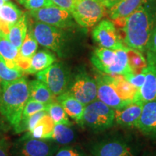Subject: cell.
<instances>
[{
	"label": "cell",
	"mask_w": 156,
	"mask_h": 156,
	"mask_svg": "<svg viewBox=\"0 0 156 156\" xmlns=\"http://www.w3.org/2000/svg\"><path fill=\"white\" fill-rule=\"evenodd\" d=\"M156 25V0H146L126 19L123 26L126 47L145 52Z\"/></svg>",
	"instance_id": "obj_1"
},
{
	"label": "cell",
	"mask_w": 156,
	"mask_h": 156,
	"mask_svg": "<svg viewBox=\"0 0 156 156\" xmlns=\"http://www.w3.org/2000/svg\"><path fill=\"white\" fill-rule=\"evenodd\" d=\"M0 114L16 132L22 120L24 107L29 99V83L25 77L2 83Z\"/></svg>",
	"instance_id": "obj_2"
},
{
	"label": "cell",
	"mask_w": 156,
	"mask_h": 156,
	"mask_svg": "<svg viewBox=\"0 0 156 156\" xmlns=\"http://www.w3.org/2000/svg\"><path fill=\"white\" fill-rule=\"evenodd\" d=\"M98 99L111 108L116 109L138 100V89L123 76L100 73L95 76Z\"/></svg>",
	"instance_id": "obj_3"
},
{
	"label": "cell",
	"mask_w": 156,
	"mask_h": 156,
	"mask_svg": "<svg viewBox=\"0 0 156 156\" xmlns=\"http://www.w3.org/2000/svg\"><path fill=\"white\" fill-rule=\"evenodd\" d=\"M142 145L133 136L112 134L93 143L90 147L92 156H138Z\"/></svg>",
	"instance_id": "obj_4"
},
{
	"label": "cell",
	"mask_w": 156,
	"mask_h": 156,
	"mask_svg": "<svg viewBox=\"0 0 156 156\" xmlns=\"http://www.w3.org/2000/svg\"><path fill=\"white\" fill-rule=\"evenodd\" d=\"M126 48L116 50L97 48L91 56L90 61L100 73L125 77L133 74L129 65Z\"/></svg>",
	"instance_id": "obj_5"
},
{
	"label": "cell",
	"mask_w": 156,
	"mask_h": 156,
	"mask_svg": "<svg viewBox=\"0 0 156 156\" xmlns=\"http://www.w3.org/2000/svg\"><path fill=\"white\" fill-rule=\"evenodd\" d=\"M31 31L39 44L53 51L59 56H64L67 48L68 36L64 29L37 21L33 25Z\"/></svg>",
	"instance_id": "obj_6"
},
{
	"label": "cell",
	"mask_w": 156,
	"mask_h": 156,
	"mask_svg": "<svg viewBox=\"0 0 156 156\" xmlns=\"http://www.w3.org/2000/svg\"><path fill=\"white\" fill-rule=\"evenodd\" d=\"M114 124V110L98 99L85 106L83 125L95 132H103Z\"/></svg>",
	"instance_id": "obj_7"
},
{
	"label": "cell",
	"mask_w": 156,
	"mask_h": 156,
	"mask_svg": "<svg viewBox=\"0 0 156 156\" xmlns=\"http://www.w3.org/2000/svg\"><path fill=\"white\" fill-rule=\"evenodd\" d=\"M36 78L44 83L56 98L67 92L72 80L69 71L61 62H54L46 69L38 72Z\"/></svg>",
	"instance_id": "obj_8"
},
{
	"label": "cell",
	"mask_w": 156,
	"mask_h": 156,
	"mask_svg": "<svg viewBox=\"0 0 156 156\" xmlns=\"http://www.w3.org/2000/svg\"><path fill=\"white\" fill-rule=\"evenodd\" d=\"M106 9L99 0H75L71 14L80 26L91 28L102 20Z\"/></svg>",
	"instance_id": "obj_9"
},
{
	"label": "cell",
	"mask_w": 156,
	"mask_h": 156,
	"mask_svg": "<svg viewBox=\"0 0 156 156\" xmlns=\"http://www.w3.org/2000/svg\"><path fill=\"white\" fill-rule=\"evenodd\" d=\"M57 147L51 140H41L24 135L15 142L13 156H53Z\"/></svg>",
	"instance_id": "obj_10"
},
{
	"label": "cell",
	"mask_w": 156,
	"mask_h": 156,
	"mask_svg": "<svg viewBox=\"0 0 156 156\" xmlns=\"http://www.w3.org/2000/svg\"><path fill=\"white\" fill-rule=\"evenodd\" d=\"M67 92L86 106L98 99V87L95 78L84 71L72 77Z\"/></svg>",
	"instance_id": "obj_11"
},
{
	"label": "cell",
	"mask_w": 156,
	"mask_h": 156,
	"mask_svg": "<svg viewBox=\"0 0 156 156\" xmlns=\"http://www.w3.org/2000/svg\"><path fill=\"white\" fill-rule=\"evenodd\" d=\"M30 13L31 16L38 22L57 28L67 29L75 26V21L71 12L56 5L47 6L36 10H30Z\"/></svg>",
	"instance_id": "obj_12"
},
{
	"label": "cell",
	"mask_w": 156,
	"mask_h": 156,
	"mask_svg": "<svg viewBox=\"0 0 156 156\" xmlns=\"http://www.w3.org/2000/svg\"><path fill=\"white\" fill-rule=\"evenodd\" d=\"M92 36L100 47L108 49H122L126 46L122 41L114 23L108 20H101L92 31Z\"/></svg>",
	"instance_id": "obj_13"
},
{
	"label": "cell",
	"mask_w": 156,
	"mask_h": 156,
	"mask_svg": "<svg viewBox=\"0 0 156 156\" xmlns=\"http://www.w3.org/2000/svg\"><path fill=\"white\" fill-rule=\"evenodd\" d=\"M144 103L137 100L114 110V124L124 127H135L141 116Z\"/></svg>",
	"instance_id": "obj_14"
},
{
	"label": "cell",
	"mask_w": 156,
	"mask_h": 156,
	"mask_svg": "<svg viewBox=\"0 0 156 156\" xmlns=\"http://www.w3.org/2000/svg\"><path fill=\"white\" fill-rule=\"evenodd\" d=\"M135 128L143 135L156 141V101L144 103Z\"/></svg>",
	"instance_id": "obj_15"
},
{
	"label": "cell",
	"mask_w": 156,
	"mask_h": 156,
	"mask_svg": "<svg viewBox=\"0 0 156 156\" xmlns=\"http://www.w3.org/2000/svg\"><path fill=\"white\" fill-rule=\"evenodd\" d=\"M145 1L146 0H122L112 8L108 9L109 17L117 24L124 26L126 19Z\"/></svg>",
	"instance_id": "obj_16"
},
{
	"label": "cell",
	"mask_w": 156,
	"mask_h": 156,
	"mask_svg": "<svg viewBox=\"0 0 156 156\" xmlns=\"http://www.w3.org/2000/svg\"><path fill=\"white\" fill-rule=\"evenodd\" d=\"M56 101L62 105L66 113L77 124L83 126V114L85 106L69 93L65 92L56 97Z\"/></svg>",
	"instance_id": "obj_17"
},
{
	"label": "cell",
	"mask_w": 156,
	"mask_h": 156,
	"mask_svg": "<svg viewBox=\"0 0 156 156\" xmlns=\"http://www.w3.org/2000/svg\"><path fill=\"white\" fill-rule=\"evenodd\" d=\"M23 13L14 3L6 2L0 7V33L7 36L9 29L20 19Z\"/></svg>",
	"instance_id": "obj_18"
},
{
	"label": "cell",
	"mask_w": 156,
	"mask_h": 156,
	"mask_svg": "<svg viewBox=\"0 0 156 156\" xmlns=\"http://www.w3.org/2000/svg\"><path fill=\"white\" fill-rule=\"evenodd\" d=\"M138 100L142 102L156 101V67L147 64L145 69V79L138 90Z\"/></svg>",
	"instance_id": "obj_19"
},
{
	"label": "cell",
	"mask_w": 156,
	"mask_h": 156,
	"mask_svg": "<svg viewBox=\"0 0 156 156\" xmlns=\"http://www.w3.org/2000/svg\"><path fill=\"white\" fill-rule=\"evenodd\" d=\"M18 54V48L9 41L6 35L0 33V60L8 68L20 69L16 62Z\"/></svg>",
	"instance_id": "obj_20"
},
{
	"label": "cell",
	"mask_w": 156,
	"mask_h": 156,
	"mask_svg": "<svg viewBox=\"0 0 156 156\" xmlns=\"http://www.w3.org/2000/svg\"><path fill=\"white\" fill-rule=\"evenodd\" d=\"M29 98L48 105L56 100V98L48 87L39 80H34L29 83Z\"/></svg>",
	"instance_id": "obj_21"
},
{
	"label": "cell",
	"mask_w": 156,
	"mask_h": 156,
	"mask_svg": "<svg viewBox=\"0 0 156 156\" xmlns=\"http://www.w3.org/2000/svg\"><path fill=\"white\" fill-rule=\"evenodd\" d=\"M27 33H28V20L26 15L23 14L20 19L9 28L7 37L15 47L20 49L24 41Z\"/></svg>",
	"instance_id": "obj_22"
},
{
	"label": "cell",
	"mask_w": 156,
	"mask_h": 156,
	"mask_svg": "<svg viewBox=\"0 0 156 156\" xmlns=\"http://www.w3.org/2000/svg\"><path fill=\"white\" fill-rule=\"evenodd\" d=\"M56 56L48 51H39L33 56L30 66L26 73L28 74H36L42 71L56 62Z\"/></svg>",
	"instance_id": "obj_23"
},
{
	"label": "cell",
	"mask_w": 156,
	"mask_h": 156,
	"mask_svg": "<svg viewBox=\"0 0 156 156\" xmlns=\"http://www.w3.org/2000/svg\"><path fill=\"white\" fill-rule=\"evenodd\" d=\"M54 126L55 124L54 121L51 119L48 114H47L43 117L32 131L27 132L25 135L36 139L51 140Z\"/></svg>",
	"instance_id": "obj_24"
},
{
	"label": "cell",
	"mask_w": 156,
	"mask_h": 156,
	"mask_svg": "<svg viewBox=\"0 0 156 156\" xmlns=\"http://www.w3.org/2000/svg\"><path fill=\"white\" fill-rule=\"evenodd\" d=\"M75 134L70 126L65 124H55L52 134L51 140L53 142L62 145H69L75 139Z\"/></svg>",
	"instance_id": "obj_25"
},
{
	"label": "cell",
	"mask_w": 156,
	"mask_h": 156,
	"mask_svg": "<svg viewBox=\"0 0 156 156\" xmlns=\"http://www.w3.org/2000/svg\"><path fill=\"white\" fill-rule=\"evenodd\" d=\"M129 65L133 74H138L143 72L147 67V59L142 52L131 48H126Z\"/></svg>",
	"instance_id": "obj_26"
},
{
	"label": "cell",
	"mask_w": 156,
	"mask_h": 156,
	"mask_svg": "<svg viewBox=\"0 0 156 156\" xmlns=\"http://www.w3.org/2000/svg\"><path fill=\"white\" fill-rule=\"evenodd\" d=\"M46 112H48V115L55 124H62L67 126L72 125V123L69 119V116L57 101H54L48 103Z\"/></svg>",
	"instance_id": "obj_27"
},
{
	"label": "cell",
	"mask_w": 156,
	"mask_h": 156,
	"mask_svg": "<svg viewBox=\"0 0 156 156\" xmlns=\"http://www.w3.org/2000/svg\"><path fill=\"white\" fill-rule=\"evenodd\" d=\"M38 44V43L35 38L32 31L30 30L27 33L24 41L19 49L18 56L25 59L31 60L33 56L36 53Z\"/></svg>",
	"instance_id": "obj_28"
},
{
	"label": "cell",
	"mask_w": 156,
	"mask_h": 156,
	"mask_svg": "<svg viewBox=\"0 0 156 156\" xmlns=\"http://www.w3.org/2000/svg\"><path fill=\"white\" fill-rule=\"evenodd\" d=\"M24 72L20 69L8 68L0 60V81L2 83H9L23 77Z\"/></svg>",
	"instance_id": "obj_29"
},
{
	"label": "cell",
	"mask_w": 156,
	"mask_h": 156,
	"mask_svg": "<svg viewBox=\"0 0 156 156\" xmlns=\"http://www.w3.org/2000/svg\"><path fill=\"white\" fill-rule=\"evenodd\" d=\"M47 106L48 105L44 104V103L29 98L25 104L24 109H23L22 120L28 118L29 116H32L36 113L43 112V111H47Z\"/></svg>",
	"instance_id": "obj_30"
},
{
	"label": "cell",
	"mask_w": 156,
	"mask_h": 156,
	"mask_svg": "<svg viewBox=\"0 0 156 156\" xmlns=\"http://www.w3.org/2000/svg\"><path fill=\"white\" fill-rule=\"evenodd\" d=\"M147 64L156 67V25L145 50Z\"/></svg>",
	"instance_id": "obj_31"
},
{
	"label": "cell",
	"mask_w": 156,
	"mask_h": 156,
	"mask_svg": "<svg viewBox=\"0 0 156 156\" xmlns=\"http://www.w3.org/2000/svg\"><path fill=\"white\" fill-rule=\"evenodd\" d=\"M18 2L30 10H36L47 6L54 5L51 0H18Z\"/></svg>",
	"instance_id": "obj_32"
},
{
	"label": "cell",
	"mask_w": 156,
	"mask_h": 156,
	"mask_svg": "<svg viewBox=\"0 0 156 156\" xmlns=\"http://www.w3.org/2000/svg\"><path fill=\"white\" fill-rule=\"evenodd\" d=\"M146 69V68H145ZM130 84L139 90L143 85L145 79V69L138 74H129L124 77Z\"/></svg>",
	"instance_id": "obj_33"
},
{
	"label": "cell",
	"mask_w": 156,
	"mask_h": 156,
	"mask_svg": "<svg viewBox=\"0 0 156 156\" xmlns=\"http://www.w3.org/2000/svg\"><path fill=\"white\" fill-rule=\"evenodd\" d=\"M11 144L5 135L0 138V156H9Z\"/></svg>",
	"instance_id": "obj_34"
},
{
	"label": "cell",
	"mask_w": 156,
	"mask_h": 156,
	"mask_svg": "<svg viewBox=\"0 0 156 156\" xmlns=\"http://www.w3.org/2000/svg\"><path fill=\"white\" fill-rule=\"evenodd\" d=\"M51 1L54 5L69 11L71 12L75 0H51Z\"/></svg>",
	"instance_id": "obj_35"
},
{
	"label": "cell",
	"mask_w": 156,
	"mask_h": 156,
	"mask_svg": "<svg viewBox=\"0 0 156 156\" xmlns=\"http://www.w3.org/2000/svg\"><path fill=\"white\" fill-rule=\"evenodd\" d=\"M55 156H84L83 154L73 147H65L58 151Z\"/></svg>",
	"instance_id": "obj_36"
},
{
	"label": "cell",
	"mask_w": 156,
	"mask_h": 156,
	"mask_svg": "<svg viewBox=\"0 0 156 156\" xmlns=\"http://www.w3.org/2000/svg\"><path fill=\"white\" fill-rule=\"evenodd\" d=\"M7 123H8L5 120V119L2 116H0V138L4 136L5 132L7 131L9 126Z\"/></svg>",
	"instance_id": "obj_37"
},
{
	"label": "cell",
	"mask_w": 156,
	"mask_h": 156,
	"mask_svg": "<svg viewBox=\"0 0 156 156\" xmlns=\"http://www.w3.org/2000/svg\"><path fill=\"white\" fill-rule=\"evenodd\" d=\"M106 9H110L122 0H99Z\"/></svg>",
	"instance_id": "obj_38"
},
{
	"label": "cell",
	"mask_w": 156,
	"mask_h": 156,
	"mask_svg": "<svg viewBox=\"0 0 156 156\" xmlns=\"http://www.w3.org/2000/svg\"><path fill=\"white\" fill-rule=\"evenodd\" d=\"M141 156H156V150L146 151L145 153H144Z\"/></svg>",
	"instance_id": "obj_39"
},
{
	"label": "cell",
	"mask_w": 156,
	"mask_h": 156,
	"mask_svg": "<svg viewBox=\"0 0 156 156\" xmlns=\"http://www.w3.org/2000/svg\"><path fill=\"white\" fill-rule=\"evenodd\" d=\"M2 93V85H1V81H0V95H1Z\"/></svg>",
	"instance_id": "obj_40"
},
{
	"label": "cell",
	"mask_w": 156,
	"mask_h": 156,
	"mask_svg": "<svg viewBox=\"0 0 156 156\" xmlns=\"http://www.w3.org/2000/svg\"><path fill=\"white\" fill-rule=\"evenodd\" d=\"M4 1H5V2H8L9 0H4Z\"/></svg>",
	"instance_id": "obj_41"
}]
</instances>
